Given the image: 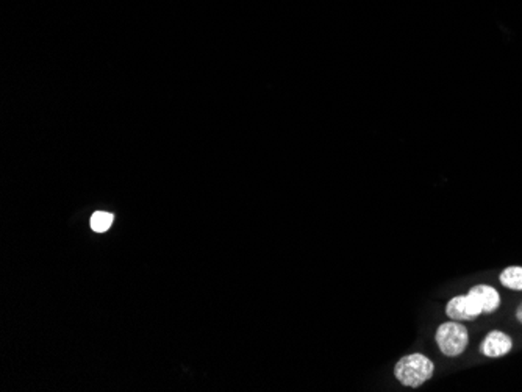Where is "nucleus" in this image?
<instances>
[{
  "mask_svg": "<svg viewBox=\"0 0 522 392\" xmlns=\"http://www.w3.org/2000/svg\"><path fill=\"white\" fill-rule=\"evenodd\" d=\"M435 373L433 361L424 354L402 356L394 366V377L406 388H420L432 379Z\"/></svg>",
  "mask_w": 522,
  "mask_h": 392,
  "instance_id": "obj_1",
  "label": "nucleus"
},
{
  "mask_svg": "<svg viewBox=\"0 0 522 392\" xmlns=\"http://www.w3.org/2000/svg\"><path fill=\"white\" fill-rule=\"evenodd\" d=\"M435 341L441 354L449 358H455L463 354L470 344V333L468 328L462 322H445L439 325L435 333Z\"/></svg>",
  "mask_w": 522,
  "mask_h": 392,
  "instance_id": "obj_2",
  "label": "nucleus"
},
{
  "mask_svg": "<svg viewBox=\"0 0 522 392\" xmlns=\"http://www.w3.org/2000/svg\"><path fill=\"white\" fill-rule=\"evenodd\" d=\"M446 315L449 316L452 321H476L478 316L484 315V311L478 300L468 292L463 296L452 297L446 305Z\"/></svg>",
  "mask_w": 522,
  "mask_h": 392,
  "instance_id": "obj_3",
  "label": "nucleus"
},
{
  "mask_svg": "<svg viewBox=\"0 0 522 392\" xmlns=\"http://www.w3.org/2000/svg\"><path fill=\"white\" fill-rule=\"evenodd\" d=\"M513 348V340L501 330H493L480 342V354L488 358H501Z\"/></svg>",
  "mask_w": 522,
  "mask_h": 392,
  "instance_id": "obj_4",
  "label": "nucleus"
},
{
  "mask_svg": "<svg viewBox=\"0 0 522 392\" xmlns=\"http://www.w3.org/2000/svg\"><path fill=\"white\" fill-rule=\"evenodd\" d=\"M468 292L478 300L484 315H493L501 307V294L490 284H476Z\"/></svg>",
  "mask_w": 522,
  "mask_h": 392,
  "instance_id": "obj_5",
  "label": "nucleus"
},
{
  "mask_svg": "<svg viewBox=\"0 0 522 392\" xmlns=\"http://www.w3.org/2000/svg\"><path fill=\"white\" fill-rule=\"evenodd\" d=\"M499 280L507 290L522 291V266H510L501 272Z\"/></svg>",
  "mask_w": 522,
  "mask_h": 392,
  "instance_id": "obj_6",
  "label": "nucleus"
},
{
  "mask_svg": "<svg viewBox=\"0 0 522 392\" xmlns=\"http://www.w3.org/2000/svg\"><path fill=\"white\" fill-rule=\"evenodd\" d=\"M113 224V214L110 212H94L91 218V228L97 233L107 232Z\"/></svg>",
  "mask_w": 522,
  "mask_h": 392,
  "instance_id": "obj_7",
  "label": "nucleus"
},
{
  "mask_svg": "<svg viewBox=\"0 0 522 392\" xmlns=\"http://www.w3.org/2000/svg\"><path fill=\"white\" fill-rule=\"evenodd\" d=\"M516 319H518V322L522 325V302L519 303V307L516 309Z\"/></svg>",
  "mask_w": 522,
  "mask_h": 392,
  "instance_id": "obj_8",
  "label": "nucleus"
}]
</instances>
